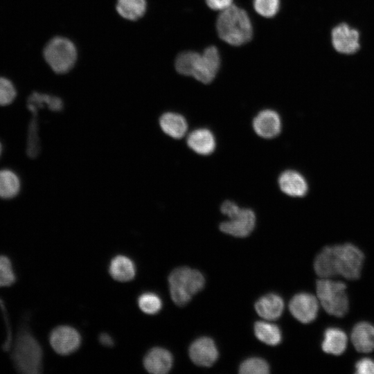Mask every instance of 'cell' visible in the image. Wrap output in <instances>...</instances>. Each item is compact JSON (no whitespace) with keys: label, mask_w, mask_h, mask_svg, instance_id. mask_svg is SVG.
Wrapping results in <instances>:
<instances>
[{"label":"cell","mask_w":374,"mask_h":374,"mask_svg":"<svg viewBox=\"0 0 374 374\" xmlns=\"http://www.w3.org/2000/svg\"><path fill=\"white\" fill-rule=\"evenodd\" d=\"M11 357L16 370L24 374H38L42 371V347L26 328L19 330L12 346Z\"/></svg>","instance_id":"1"},{"label":"cell","mask_w":374,"mask_h":374,"mask_svg":"<svg viewBox=\"0 0 374 374\" xmlns=\"http://www.w3.org/2000/svg\"><path fill=\"white\" fill-rule=\"evenodd\" d=\"M219 37L225 42L240 46L249 42L253 29L247 13L234 5L222 10L217 19Z\"/></svg>","instance_id":"2"},{"label":"cell","mask_w":374,"mask_h":374,"mask_svg":"<svg viewBox=\"0 0 374 374\" xmlns=\"http://www.w3.org/2000/svg\"><path fill=\"white\" fill-rule=\"evenodd\" d=\"M220 64V55L217 48L213 46L207 47L202 54L186 51L179 61V68L183 75L193 76L204 84L213 80Z\"/></svg>","instance_id":"3"},{"label":"cell","mask_w":374,"mask_h":374,"mask_svg":"<svg viewBox=\"0 0 374 374\" xmlns=\"http://www.w3.org/2000/svg\"><path fill=\"white\" fill-rule=\"evenodd\" d=\"M168 283L172 300L176 305L184 306L203 289L205 279L199 271L180 267L170 274Z\"/></svg>","instance_id":"4"},{"label":"cell","mask_w":374,"mask_h":374,"mask_svg":"<svg viewBox=\"0 0 374 374\" xmlns=\"http://www.w3.org/2000/svg\"><path fill=\"white\" fill-rule=\"evenodd\" d=\"M346 285L342 281L330 278L317 280V299L325 311L330 315L342 317L349 308V301L346 293Z\"/></svg>","instance_id":"5"},{"label":"cell","mask_w":374,"mask_h":374,"mask_svg":"<svg viewBox=\"0 0 374 374\" xmlns=\"http://www.w3.org/2000/svg\"><path fill=\"white\" fill-rule=\"evenodd\" d=\"M44 57L51 69L57 73H65L74 66L77 50L74 44L63 37L51 39L44 49Z\"/></svg>","instance_id":"6"},{"label":"cell","mask_w":374,"mask_h":374,"mask_svg":"<svg viewBox=\"0 0 374 374\" xmlns=\"http://www.w3.org/2000/svg\"><path fill=\"white\" fill-rule=\"evenodd\" d=\"M333 248L337 275L350 280H357L364 260L363 252L351 243L335 244Z\"/></svg>","instance_id":"7"},{"label":"cell","mask_w":374,"mask_h":374,"mask_svg":"<svg viewBox=\"0 0 374 374\" xmlns=\"http://www.w3.org/2000/svg\"><path fill=\"white\" fill-rule=\"evenodd\" d=\"M49 342L57 354L68 355L80 346L81 337L75 328L69 326H60L54 328L49 336Z\"/></svg>","instance_id":"8"},{"label":"cell","mask_w":374,"mask_h":374,"mask_svg":"<svg viewBox=\"0 0 374 374\" xmlns=\"http://www.w3.org/2000/svg\"><path fill=\"white\" fill-rule=\"evenodd\" d=\"M229 218V220L220 224V229L223 233L235 237L248 236L256 224V215L249 208H239Z\"/></svg>","instance_id":"9"},{"label":"cell","mask_w":374,"mask_h":374,"mask_svg":"<svg viewBox=\"0 0 374 374\" xmlns=\"http://www.w3.org/2000/svg\"><path fill=\"white\" fill-rule=\"evenodd\" d=\"M289 310L298 321L303 323H309L317 316L319 303L314 295L301 292L292 298L289 303Z\"/></svg>","instance_id":"10"},{"label":"cell","mask_w":374,"mask_h":374,"mask_svg":"<svg viewBox=\"0 0 374 374\" xmlns=\"http://www.w3.org/2000/svg\"><path fill=\"white\" fill-rule=\"evenodd\" d=\"M188 353L192 362L201 366H211L218 358V350L214 341L207 337L195 340Z\"/></svg>","instance_id":"11"},{"label":"cell","mask_w":374,"mask_h":374,"mask_svg":"<svg viewBox=\"0 0 374 374\" xmlns=\"http://www.w3.org/2000/svg\"><path fill=\"white\" fill-rule=\"evenodd\" d=\"M332 44L335 49L341 53L351 54L359 48V35L356 29L346 24L335 26L331 33Z\"/></svg>","instance_id":"12"},{"label":"cell","mask_w":374,"mask_h":374,"mask_svg":"<svg viewBox=\"0 0 374 374\" xmlns=\"http://www.w3.org/2000/svg\"><path fill=\"white\" fill-rule=\"evenodd\" d=\"M253 127L255 132L262 138H274L279 134L281 130L280 118L274 110H262L254 118Z\"/></svg>","instance_id":"13"},{"label":"cell","mask_w":374,"mask_h":374,"mask_svg":"<svg viewBox=\"0 0 374 374\" xmlns=\"http://www.w3.org/2000/svg\"><path fill=\"white\" fill-rule=\"evenodd\" d=\"M172 364L173 358L170 352L161 347L151 348L143 358L144 368L153 374L167 373Z\"/></svg>","instance_id":"14"},{"label":"cell","mask_w":374,"mask_h":374,"mask_svg":"<svg viewBox=\"0 0 374 374\" xmlns=\"http://www.w3.org/2000/svg\"><path fill=\"white\" fill-rule=\"evenodd\" d=\"M278 185L284 193L291 197H303L308 190V183L303 176L292 170H285L280 174Z\"/></svg>","instance_id":"15"},{"label":"cell","mask_w":374,"mask_h":374,"mask_svg":"<svg viewBox=\"0 0 374 374\" xmlns=\"http://www.w3.org/2000/svg\"><path fill=\"white\" fill-rule=\"evenodd\" d=\"M351 341L359 353H370L374 350V326L366 321L356 323L350 333Z\"/></svg>","instance_id":"16"},{"label":"cell","mask_w":374,"mask_h":374,"mask_svg":"<svg viewBox=\"0 0 374 374\" xmlns=\"http://www.w3.org/2000/svg\"><path fill=\"white\" fill-rule=\"evenodd\" d=\"M188 147L195 152L208 155L215 148V140L213 133L208 129L199 128L191 132L187 137Z\"/></svg>","instance_id":"17"},{"label":"cell","mask_w":374,"mask_h":374,"mask_svg":"<svg viewBox=\"0 0 374 374\" xmlns=\"http://www.w3.org/2000/svg\"><path fill=\"white\" fill-rule=\"evenodd\" d=\"M284 308L282 298L275 294H268L260 298L255 303L258 314L266 320H275L280 317Z\"/></svg>","instance_id":"18"},{"label":"cell","mask_w":374,"mask_h":374,"mask_svg":"<svg viewBox=\"0 0 374 374\" xmlns=\"http://www.w3.org/2000/svg\"><path fill=\"white\" fill-rule=\"evenodd\" d=\"M348 338L344 331L337 328H328L323 333L322 350L328 354L340 355L346 349Z\"/></svg>","instance_id":"19"},{"label":"cell","mask_w":374,"mask_h":374,"mask_svg":"<svg viewBox=\"0 0 374 374\" xmlns=\"http://www.w3.org/2000/svg\"><path fill=\"white\" fill-rule=\"evenodd\" d=\"M109 272L114 280L127 282L135 277L136 266L131 258L123 255H118L112 259Z\"/></svg>","instance_id":"20"},{"label":"cell","mask_w":374,"mask_h":374,"mask_svg":"<svg viewBox=\"0 0 374 374\" xmlns=\"http://www.w3.org/2000/svg\"><path fill=\"white\" fill-rule=\"evenodd\" d=\"M314 269L321 278H330L337 276L333 245L326 246L319 251L314 261Z\"/></svg>","instance_id":"21"},{"label":"cell","mask_w":374,"mask_h":374,"mask_svg":"<svg viewBox=\"0 0 374 374\" xmlns=\"http://www.w3.org/2000/svg\"><path fill=\"white\" fill-rule=\"evenodd\" d=\"M159 125L164 133L174 139H181L188 129L185 118L179 114L167 112L159 118Z\"/></svg>","instance_id":"22"},{"label":"cell","mask_w":374,"mask_h":374,"mask_svg":"<svg viewBox=\"0 0 374 374\" xmlns=\"http://www.w3.org/2000/svg\"><path fill=\"white\" fill-rule=\"evenodd\" d=\"M47 107L50 110L59 112L63 108L62 100L57 96L33 92L27 100V108L31 112H38V110Z\"/></svg>","instance_id":"23"},{"label":"cell","mask_w":374,"mask_h":374,"mask_svg":"<svg viewBox=\"0 0 374 374\" xmlns=\"http://www.w3.org/2000/svg\"><path fill=\"white\" fill-rule=\"evenodd\" d=\"M20 188V179L13 170H0V198L12 199L19 194Z\"/></svg>","instance_id":"24"},{"label":"cell","mask_w":374,"mask_h":374,"mask_svg":"<svg viewBox=\"0 0 374 374\" xmlns=\"http://www.w3.org/2000/svg\"><path fill=\"white\" fill-rule=\"evenodd\" d=\"M145 0H117L116 10L123 18L135 21L140 19L145 12Z\"/></svg>","instance_id":"25"},{"label":"cell","mask_w":374,"mask_h":374,"mask_svg":"<svg viewBox=\"0 0 374 374\" xmlns=\"http://www.w3.org/2000/svg\"><path fill=\"white\" fill-rule=\"evenodd\" d=\"M253 329L256 337L267 345L276 346L281 341V332L276 325L265 321H257L254 324Z\"/></svg>","instance_id":"26"},{"label":"cell","mask_w":374,"mask_h":374,"mask_svg":"<svg viewBox=\"0 0 374 374\" xmlns=\"http://www.w3.org/2000/svg\"><path fill=\"white\" fill-rule=\"evenodd\" d=\"M37 113L32 114V118L28 128L26 153L30 158H35L40 152V141L38 134Z\"/></svg>","instance_id":"27"},{"label":"cell","mask_w":374,"mask_h":374,"mask_svg":"<svg viewBox=\"0 0 374 374\" xmlns=\"http://www.w3.org/2000/svg\"><path fill=\"white\" fill-rule=\"evenodd\" d=\"M140 310L147 314H155L162 308L161 298L154 292H145L138 298Z\"/></svg>","instance_id":"28"},{"label":"cell","mask_w":374,"mask_h":374,"mask_svg":"<svg viewBox=\"0 0 374 374\" xmlns=\"http://www.w3.org/2000/svg\"><path fill=\"white\" fill-rule=\"evenodd\" d=\"M269 372L268 364L259 357L247 359L239 368V373L241 374H267Z\"/></svg>","instance_id":"29"},{"label":"cell","mask_w":374,"mask_h":374,"mask_svg":"<svg viewBox=\"0 0 374 374\" xmlns=\"http://www.w3.org/2000/svg\"><path fill=\"white\" fill-rule=\"evenodd\" d=\"M16 276L9 258L0 256V287H8L15 283Z\"/></svg>","instance_id":"30"},{"label":"cell","mask_w":374,"mask_h":374,"mask_svg":"<svg viewBox=\"0 0 374 374\" xmlns=\"http://www.w3.org/2000/svg\"><path fill=\"white\" fill-rule=\"evenodd\" d=\"M256 11L262 17H274L278 11L280 0H253Z\"/></svg>","instance_id":"31"},{"label":"cell","mask_w":374,"mask_h":374,"mask_svg":"<svg viewBox=\"0 0 374 374\" xmlns=\"http://www.w3.org/2000/svg\"><path fill=\"white\" fill-rule=\"evenodd\" d=\"M17 96V91L12 82L3 77H0V106H6L12 103Z\"/></svg>","instance_id":"32"},{"label":"cell","mask_w":374,"mask_h":374,"mask_svg":"<svg viewBox=\"0 0 374 374\" xmlns=\"http://www.w3.org/2000/svg\"><path fill=\"white\" fill-rule=\"evenodd\" d=\"M355 373L358 374H374V360L371 358H362L355 365Z\"/></svg>","instance_id":"33"},{"label":"cell","mask_w":374,"mask_h":374,"mask_svg":"<svg viewBox=\"0 0 374 374\" xmlns=\"http://www.w3.org/2000/svg\"><path fill=\"white\" fill-rule=\"evenodd\" d=\"M233 0H206L208 6L215 10H224L232 5Z\"/></svg>","instance_id":"34"},{"label":"cell","mask_w":374,"mask_h":374,"mask_svg":"<svg viewBox=\"0 0 374 374\" xmlns=\"http://www.w3.org/2000/svg\"><path fill=\"white\" fill-rule=\"evenodd\" d=\"M99 341L105 346L111 347L114 345V340L107 333H103L99 336Z\"/></svg>","instance_id":"35"},{"label":"cell","mask_w":374,"mask_h":374,"mask_svg":"<svg viewBox=\"0 0 374 374\" xmlns=\"http://www.w3.org/2000/svg\"><path fill=\"white\" fill-rule=\"evenodd\" d=\"M2 151H3V146H2V144L0 142V157H1V154H2Z\"/></svg>","instance_id":"36"}]
</instances>
